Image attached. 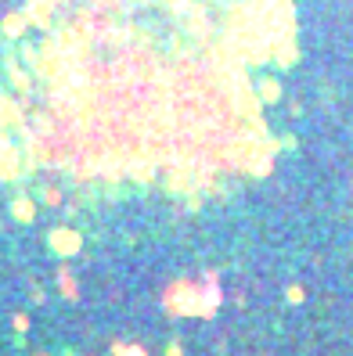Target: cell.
Returning <instances> with one entry per match:
<instances>
[{
    "label": "cell",
    "instance_id": "6da1fadb",
    "mask_svg": "<svg viewBox=\"0 0 353 356\" xmlns=\"http://www.w3.org/2000/svg\"><path fill=\"white\" fill-rule=\"evenodd\" d=\"M220 90H242L231 0H36L0 54V155L15 177H195L220 162Z\"/></svg>",
    "mask_w": 353,
    "mask_h": 356
}]
</instances>
